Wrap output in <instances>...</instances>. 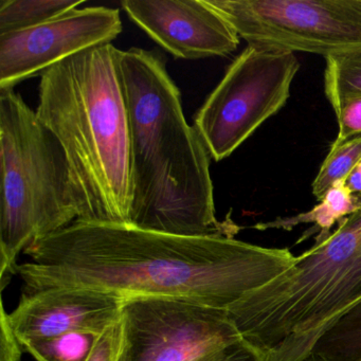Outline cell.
Masks as SVG:
<instances>
[{
    "label": "cell",
    "instance_id": "6da1fadb",
    "mask_svg": "<svg viewBox=\"0 0 361 361\" xmlns=\"http://www.w3.org/2000/svg\"><path fill=\"white\" fill-rule=\"evenodd\" d=\"M16 274L26 291L79 287L191 300L227 310L295 263L287 248L231 236H183L130 225L75 221L33 240Z\"/></svg>",
    "mask_w": 361,
    "mask_h": 361
},
{
    "label": "cell",
    "instance_id": "7a4b0ae2",
    "mask_svg": "<svg viewBox=\"0 0 361 361\" xmlns=\"http://www.w3.org/2000/svg\"><path fill=\"white\" fill-rule=\"evenodd\" d=\"M130 133V226L183 236H231L215 215L210 153L183 115L181 94L158 54H120Z\"/></svg>",
    "mask_w": 361,
    "mask_h": 361
},
{
    "label": "cell",
    "instance_id": "3957f363",
    "mask_svg": "<svg viewBox=\"0 0 361 361\" xmlns=\"http://www.w3.org/2000/svg\"><path fill=\"white\" fill-rule=\"evenodd\" d=\"M120 54L113 44L41 75L37 118L66 157L78 221L130 225V133Z\"/></svg>",
    "mask_w": 361,
    "mask_h": 361
},
{
    "label": "cell",
    "instance_id": "277c9868",
    "mask_svg": "<svg viewBox=\"0 0 361 361\" xmlns=\"http://www.w3.org/2000/svg\"><path fill=\"white\" fill-rule=\"evenodd\" d=\"M361 300V210L321 244L227 308L243 339L267 361H303Z\"/></svg>",
    "mask_w": 361,
    "mask_h": 361
},
{
    "label": "cell",
    "instance_id": "5b68a950",
    "mask_svg": "<svg viewBox=\"0 0 361 361\" xmlns=\"http://www.w3.org/2000/svg\"><path fill=\"white\" fill-rule=\"evenodd\" d=\"M0 276L33 240L78 221L58 139L14 90H0Z\"/></svg>",
    "mask_w": 361,
    "mask_h": 361
},
{
    "label": "cell",
    "instance_id": "8992f818",
    "mask_svg": "<svg viewBox=\"0 0 361 361\" xmlns=\"http://www.w3.org/2000/svg\"><path fill=\"white\" fill-rule=\"evenodd\" d=\"M299 68L295 54L247 46L194 119L211 158L229 157L284 107Z\"/></svg>",
    "mask_w": 361,
    "mask_h": 361
},
{
    "label": "cell",
    "instance_id": "52a82bcc",
    "mask_svg": "<svg viewBox=\"0 0 361 361\" xmlns=\"http://www.w3.org/2000/svg\"><path fill=\"white\" fill-rule=\"evenodd\" d=\"M248 45L327 56L361 48V0H206Z\"/></svg>",
    "mask_w": 361,
    "mask_h": 361
},
{
    "label": "cell",
    "instance_id": "ba28073f",
    "mask_svg": "<svg viewBox=\"0 0 361 361\" xmlns=\"http://www.w3.org/2000/svg\"><path fill=\"white\" fill-rule=\"evenodd\" d=\"M119 322L117 361H194L242 338L227 310L179 298H126Z\"/></svg>",
    "mask_w": 361,
    "mask_h": 361
},
{
    "label": "cell",
    "instance_id": "9c48e42d",
    "mask_svg": "<svg viewBox=\"0 0 361 361\" xmlns=\"http://www.w3.org/2000/svg\"><path fill=\"white\" fill-rule=\"evenodd\" d=\"M122 32L119 10L75 9L33 28L0 35V90L92 48L111 44Z\"/></svg>",
    "mask_w": 361,
    "mask_h": 361
},
{
    "label": "cell",
    "instance_id": "30bf717a",
    "mask_svg": "<svg viewBox=\"0 0 361 361\" xmlns=\"http://www.w3.org/2000/svg\"><path fill=\"white\" fill-rule=\"evenodd\" d=\"M122 9L176 58L198 60L235 51L240 37L206 0H123Z\"/></svg>",
    "mask_w": 361,
    "mask_h": 361
},
{
    "label": "cell",
    "instance_id": "8fae6325",
    "mask_svg": "<svg viewBox=\"0 0 361 361\" xmlns=\"http://www.w3.org/2000/svg\"><path fill=\"white\" fill-rule=\"evenodd\" d=\"M126 298L79 287L24 293L10 324L23 346L77 331L103 333L119 321Z\"/></svg>",
    "mask_w": 361,
    "mask_h": 361
},
{
    "label": "cell",
    "instance_id": "7c38bea8",
    "mask_svg": "<svg viewBox=\"0 0 361 361\" xmlns=\"http://www.w3.org/2000/svg\"><path fill=\"white\" fill-rule=\"evenodd\" d=\"M359 210H361V198L356 194H353L345 187V183H338L335 187L329 189L320 202L308 212L301 213L295 216L259 223L253 228L259 231L269 229L290 231L297 226L314 224V228L310 231H306L297 243L299 244L310 238V234L317 233L314 245H318L324 242L331 235V230L333 229L335 224L340 223Z\"/></svg>",
    "mask_w": 361,
    "mask_h": 361
},
{
    "label": "cell",
    "instance_id": "4fadbf2b",
    "mask_svg": "<svg viewBox=\"0 0 361 361\" xmlns=\"http://www.w3.org/2000/svg\"><path fill=\"white\" fill-rule=\"evenodd\" d=\"M83 4L84 0H0V35L33 28Z\"/></svg>",
    "mask_w": 361,
    "mask_h": 361
},
{
    "label": "cell",
    "instance_id": "5bb4252c",
    "mask_svg": "<svg viewBox=\"0 0 361 361\" xmlns=\"http://www.w3.org/2000/svg\"><path fill=\"white\" fill-rule=\"evenodd\" d=\"M325 60V96L336 113L345 101L361 97V48Z\"/></svg>",
    "mask_w": 361,
    "mask_h": 361
},
{
    "label": "cell",
    "instance_id": "9a60e30c",
    "mask_svg": "<svg viewBox=\"0 0 361 361\" xmlns=\"http://www.w3.org/2000/svg\"><path fill=\"white\" fill-rule=\"evenodd\" d=\"M312 353L329 361H361V300L320 338Z\"/></svg>",
    "mask_w": 361,
    "mask_h": 361
},
{
    "label": "cell",
    "instance_id": "2e32d148",
    "mask_svg": "<svg viewBox=\"0 0 361 361\" xmlns=\"http://www.w3.org/2000/svg\"><path fill=\"white\" fill-rule=\"evenodd\" d=\"M361 162V136L354 137L339 145H331L318 175L312 183V194L322 200L329 189L345 183L350 173Z\"/></svg>",
    "mask_w": 361,
    "mask_h": 361
},
{
    "label": "cell",
    "instance_id": "e0dca14e",
    "mask_svg": "<svg viewBox=\"0 0 361 361\" xmlns=\"http://www.w3.org/2000/svg\"><path fill=\"white\" fill-rule=\"evenodd\" d=\"M103 333L71 331L59 337L28 344L24 348L37 361H87Z\"/></svg>",
    "mask_w": 361,
    "mask_h": 361
},
{
    "label": "cell",
    "instance_id": "ac0fdd59",
    "mask_svg": "<svg viewBox=\"0 0 361 361\" xmlns=\"http://www.w3.org/2000/svg\"><path fill=\"white\" fill-rule=\"evenodd\" d=\"M335 114L339 130L331 145H339L354 137L361 136V97L345 101Z\"/></svg>",
    "mask_w": 361,
    "mask_h": 361
},
{
    "label": "cell",
    "instance_id": "d6986e66",
    "mask_svg": "<svg viewBox=\"0 0 361 361\" xmlns=\"http://www.w3.org/2000/svg\"><path fill=\"white\" fill-rule=\"evenodd\" d=\"M22 342L14 333L9 321V312H6L1 302L0 308V361H22Z\"/></svg>",
    "mask_w": 361,
    "mask_h": 361
},
{
    "label": "cell",
    "instance_id": "ffe728a7",
    "mask_svg": "<svg viewBox=\"0 0 361 361\" xmlns=\"http://www.w3.org/2000/svg\"><path fill=\"white\" fill-rule=\"evenodd\" d=\"M120 342H121V326L118 321L117 323L105 329L87 361H117Z\"/></svg>",
    "mask_w": 361,
    "mask_h": 361
},
{
    "label": "cell",
    "instance_id": "44dd1931",
    "mask_svg": "<svg viewBox=\"0 0 361 361\" xmlns=\"http://www.w3.org/2000/svg\"><path fill=\"white\" fill-rule=\"evenodd\" d=\"M212 361H267V359L261 350L240 338L219 350Z\"/></svg>",
    "mask_w": 361,
    "mask_h": 361
},
{
    "label": "cell",
    "instance_id": "7402d4cb",
    "mask_svg": "<svg viewBox=\"0 0 361 361\" xmlns=\"http://www.w3.org/2000/svg\"><path fill=\"white\" fill-rule=\"evenodd\" d=\"M345 187L353 194H361V162L346 179Z\"/></svg>",
    "mask_w": 361,
    "mask_h": 361
},
{
    "label": "cell",
    "instance_id": "603a6c76",
    "mask_svg": "<svg viewBox=\"0 0 361 361\" xmlns=\"http://www.w3.org/2000/svg\"><path fill=\"white\" fill-rule=\"evenodd\" d=\"M303 361H329L327 359L323 358L320 355L316 354V353H312V355L307 357V358L304 359Z\"/></svg>",
    "mask_w": 361,
    "mask_h": 361
},
{
    "label": "cell",
    "instance_id": "cb8c5ba5",
    "mask_svg": "<svg viewBox=\"0 0 361 361\" xmlns=\"http://www.w3.org/2000/svg\"><path fill=\"white\" fill-rule=\"evenodd\" d=\"M217 352H219V350H217ZM217 352L212 353V354L210 355H207V356L202 357V358L196 359V360L194 361H212L213 357L215 356V354H216Z\"/></svg>",
    "mask_w": 361,
    "mask_h": 361
}]
</instances>
